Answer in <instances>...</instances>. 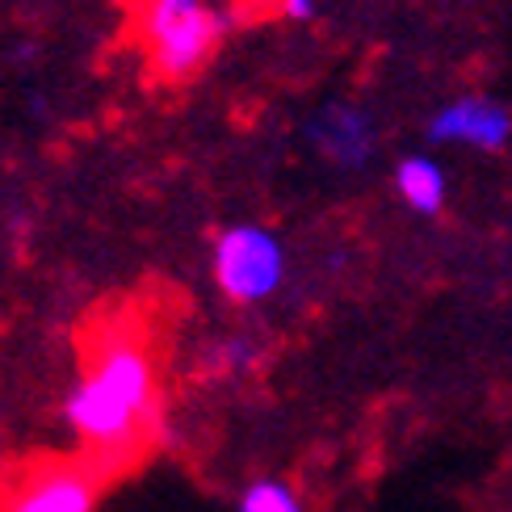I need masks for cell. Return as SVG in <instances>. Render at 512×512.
Here are the masks:
<instances>
[{
	"mask_svg": "<svg viewBox=\"0 0 512 512\" xmlns=\"http://www.w3.org/2000/svg\"><path fill=\"white\" fill-rule=\"evenodd\" d=\"M240 512H307V508H303V500L294 496L290 483L256 479L248 492L240 496Z\"/></svg>",
	"mask_w": 512,
	"mask_h": 512,
	"instance_id": "8",
	"label": "cell"
},
{
	"mask_svg": "<svg viewBox=\"0 0 512 512\" xmlns=\"http://www.w3.org/2000/svg\"><path fill=\"white\" fill-rule=\"evenodd\" d=\"M273 9H277V13H286V17H298V21H303V17H311V13H315V0H273Z\"/></svg>",
	"mask_w": 512,
	"mask_h": 512,
	"instance_id": "9",
	"label": "cell"
},
{
	"mask_svg": "<svg viewBox=\"0 0 512 512\" xmlns=\"http://www.w3.org/2000/svg\"><path fill=\"white\" fill-rule=\"evenodd\" d=\"M223 30H227L223 13H215L210 5H198L181 17H168L160 26H147L143 42H147L152 72L160 80H189L215 55V47L223 42Z\"/></svg>",
	"mask_w": 512,
	"mask_h": 512,
	"instance_id": "4",
	"label": "cell"
},
{
	"mask_svg": "<svg viewBox=\"0 0 512 512\" xmlns=\"http://www.w3.org/2000/svg\"><path fill=\"white\" fill-rule=\"evenodd\" d=\"M311 139L319 143V152H324L328 160L357 168L374 147V126L361 110H345V105H336V110L319 114V122L311 126Z\"/></svg>",
	"mask_w": 512,
	"mask_h": 512,
	"instance_id": "6",
	"label": "cell"
},
{
	"mask_svg": "<svg viewBox=\"0 0 512 512\" xmlns=\"http://www.w3.org/2000/svg\"><path fill=\"white\" fill-rule=\"evenodd\" d=\"M63 424L101 479L135 462L160 433V382L147 340L131 324H110L84 349L80 378L63 399Z\"/></svg>",
	"mask_w": 512,
	"mask_h": 512,
	"instance_id": "1",
	"label": "cell"
},
{
	"mask_svg": "<svg viewBox=\"0 0 512 512\" xmlns=\"http://www.w3.org/2000/svg\"><path fill=\"white\" fill-rule=\"evenodd\" d=\"M395 185H399V198L408 202L416 215H437L445 206V173L424 160V156H408L395 168Z\"/></svg>",
	"mask_w": 512,
	"mask_h": 512,
	"instance_id": "7",
	"label": "cell"
},
{
	"mask_svg": "<svg viewBox=\"0 0 512 512\" xmlns=\"http://www.w3.org/2000/svg\"><path fill=\"white\" fill-rule=\"evenodd\" d=\"M286 273V252L265 227H227L215 240V282L231 303H261Z\"/></svg>",
	"mask_w": 512,
	"mask_h": 512,
	"instance_id": "2",
	"label": "cell"
},
{
	"mask_svg": "<svg viewBox=\"0 0 512 512\" xmlns=\"http://www.w3.org/2000/svg\"><path fill=\"white\" fill-rule=\"evenodd\" d=\"M101 483L84 458L38 462L0 496V512H97Z\"/></svg>",
	"mask_w": 512,
	"mask_h": 512,
	"instance_id": "3",
	"label": "cell"
},
{
	"mask_svg": "<svg viewBox=\"0 0 512 512\" xmlns=\"http://www.w3.org/2000/svg\"><path fill=\"white\" fill-rule=\"evenodd\" d=\"M429 135L437 143H471V147H483V152H496L512 135V118L504 105L487 97H462L433 118Z\"/></svg>",
	"mask_w": 512,
	"mask_h": 512,
	"instance_id": "5",
	"label": "cell"
}]
</instances>
